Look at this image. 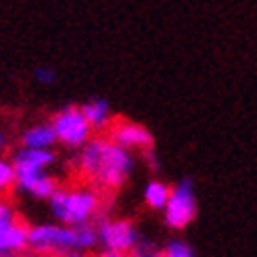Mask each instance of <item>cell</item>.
<instances>
[{
  "instance_id": "6da1fadb",
  "label": "cell",
  "mask_w": 257,
  "mask_h": 257,
  "mask_svg": "<svg viewBox=\"0 0 257 257\" xmlns=\"http://www.w3.org/2000/svg\"><path fill=\"white\" fill-rule=\"evenodd\" d=\"M80 174L102 188H121L134 170L130 151L113 145L109 138L92 136L75 157Z\"/></svg>"
},
{
  "instance_id": "7a4b0ae2",
  "label": "cell",
  "mask_w": 257,
  "mask_h": 257,
  "mask_svg": "<svg viewBox=\"0 0 257 257\" xmlns=\"http://www.w3.org/2000/svg\"><path fill=\"white\" fill-rule=\"evenodd\" d=\"M48 209L59 226H82L92 224V217L98 215L100 195L94 188H57L48 199Z\"/></svg>"
},
{
  "instance_id": "3957f363",
  "label": "cell",
  "mask_w": 257,
  "mask_h": 257,
  "mask_svg": "<svg viewBox=\"0 0 257 257\" xmlns=\"http://www.w3.org/2000/svg\"><path fill=\"white\" fill-rule=\"evenodd\" d=\"M94 228L98 245L105 249V253L130 255L138 245V240L143 238L136 224L123 220V217H98Z\"/></svg>"
},
{
  "instance_id": "277c9868",
  "label": "cell",
  "mask_w": 257,
  "mask_h": 257,
  "mask_svg": "<svg viewBox=\"0 0 257 257\" xmlns=\"http://www.w3.org/2000/svg\"><path fill=\"white\" fill-rule=\"evenodd\" d=\"M28 247L40 257H63L73 251V228L46 222L30 226Z\"/></svg>"
},
{
  "instance_id": "5b68a950",
  "label": "cell",
  "mask_w": 257,
  "mask_h": 257,
  "mask_svg": "<svg viewBox=\"0 0 257 257\" xmlns=\"http://www.w3.org/2000/svg\"><path fill=\"white\" fill-rule=\"evenodd\" d=\"M197 195H195V184L190 178H184L170 188V199L165 203L163 217L165 226L172 230H184L192 224L197 217Z\"/></svg>"
},
{
  "instance_id": "8992f818",
  "label": "cell",
  "mask_w": 257,
  "mask_h": 257,
  "mask_svg": "<svg viewBox=\"0 0 257 257\" xmlns=\"http://www.w3.org/2000/svg\"><path fill=\"white\" fill-rule=\"evenodd\" d=\"M50 125L55 130L57 143H61L67 149H82L92 138V130H90L80 107H75V105H67L61 111H57Z\"/></svg>"
},
{
  "instance_id": "52a82bcc",
  "label": "cell",
  "mask_w": 257,
  "mask_h": 257,
  "mask_svg": "<svg viewBox=\"0 0 257 257\" xmlns=\"http://www.w3.org/2000/svg\"><path fill=\"white\" fill-rule=\"evenodd\" d=\"M28 249V226L17 220L15 209L7 201L0 205V257L17 255Z\"/></svg>"
},
{
  "instance_id": "ba28073f",
  "label": "cell",
  "mask_w": 257,
  "mask_h": 257,
  "mask_svg": "<svg viewBox=\"0 0 257 257\" xmlns=\"http://www.w3.org/2000/svg\"><path fill=\"white\" fill-rule=\"evenodd\" d=\"M109 140L125 151H151L153 149V134L145 125L121 119L117 123H111L109 127Z\"/></svg>"
},
{
  "instance_id": "9c48e42d",
  "label": "cell",
  "mask_w": 257,
  "mask_h": 257,
  "mask_svg": "<svg viewBox=\"0 0 257 257\" xmlns=\"http://www.w3.org/2000/svg\"><path fill=\"white\" fill-rule=\"evenodd\" d=\"M11 165L15 170V178L19 176H30V174H40L46 172L50 165H55L57 153L55 151H36V149H17L11 155Z\"/></svg>"
},
{
  "instance_id": "30bf717a",
  "label": "cell",
  "mask_w": 257,
  "mask_h": 257,
  "mask_svg": "<svg viewBox=\"0 0 257 257\" xmlns=\"http://www.w3.org/2000/svg\"><path fill=\"white\" fill-rule=\"evenodd\" d=\"M15 186L21 190L23 195H30L34 199H50L53 192L59 188V182L55 176H50L46 172L40 174H30V176H19L15 178Z\"/></svg>"
},
{
  "instance_id": "8fae6325",
  "label": "cell",
  "mask_w": 257,
  "mask_h": 257,
  "mask_svg": "<svg viewBox=\"0 0 257 257\" xmlns=\"http://www.w3.org/2000/svg\"><path fill=\"white\" fill-rule=\"evenodd\" d=\"M21 147L23 149H36V151H55L57 138L50 121H40L21 132Z\"/></svg>"
},
{
  "instance_id": "7c38bea8",
  "label": "cell",
  "mask_w": 257,
  "mask_h": 257,
  "mask_svg": "<svg viewBox=\"0 0 257 257\" xmlns=\"http://www.w3.org/2000/svg\"><path fill=\"white\" fill-rule=\"evenodd\" d=\"M82 115L86 117L90 130H96V132H102L111 127V121H113V113H111V107L105 98H90L88 102L80 107Z\"/></svg>"
},
{
  "instance_id": "4fadbf2b",
  "label": "cell",
  "mask_w": 257,
  "mask_h": 257,
  "mask_svg": "<svg viewBox=\"0 0 257 257\" xmlns=\"http://www.w3.org/2000/svg\"><path fill=\"white\" fill-rule=\"evenodd\" d=\"M170 199V186L161 182V180H151L145 186V203L147 207L155 209V211H163L165 203Z\"/></svg>"
},
{
  "instance_id": "5bb4252c",
  "label": "cell",
  "mask_w": 257,
  "mask_h": 257,
  "mask_svg": "<svg viewBox=\"0 0 257 257\" xmlns=\"http://www.w3.org/2000/svg\"><path fill=\"white\" fill-rule=\"evenodd\" d=\"M98 247V238H96V228L94 224H82V226H73V251L78 253H88Z\"/></svg>"
},
{
  "instance_id": "9a60e30c",
  "label": "cell",
  "mask_w": 257,
  "mask_h": 257,
  "mask_svg": "<svg viewBox=\"0 0 257 257\" xmlns=\"http://www.w3.org/2000/svg\"><path fill=\"white\" fill-rule=\"evenodd\" d=\"M161 255L163 257H195V251H192V247L186 240L172 238V240H168V245L163 247Z\"/></svg>"
},
{
  "instance_id": "2e32d148",
  "label": "cell",
  "mask_w": 257,
  "mask_h": 257,
  "mask_svg": "<svg viewBox=\"0 0 257 257\" xmlns=\"http://www.w3.org/2000/svg\"><path fill=\"white\" fill-rule=\"evenodd\" d=\"M13 186H15V170L9 159L0 157V197L7 195Z\"/></svg>"
},
{
  "instance_id": "e0dca14e",
  "label": "cell",
  "mask_w": 257,
  "mask_h": 257,
  "mask_svg": "<svg viewBox=\"0 0 257 257\" xmlns=\"http://www.w3.org/2000/svg\"><path fill=\"white\" fill-rule=\"evenodd\" d=\"M127 257H163V255H161V251L157 247H153L147 238H140L138 245L134 247V251Z\"/></svg>"
},
{
  "instance_id": "ac0fdd59",
  "label": "cell",
  "mask_w": 257,
  "mask_h": 257,
  "mask_svg": "<svg viewBox=\"0 0 257 257\" xmlns=\"http://www.w3.org/2000/svg\"><path fill=\"white\" fill-rule=\"evenodd\" d=\"M34 80L38 82V84H42V86H53L55 82H57V73H55V69L53 67H36V71H34Z\"/></svg>"
},
{
  "instance_id": "d6986e66",
  "label": "cell",
  "mask_w": 257,
  "mask_h": 257,
  "mask_svg": "<svg viewBox=\"0 0 257 257\" xmlns=\"http://www.w3.org/2000/svg\"><path fill=\"white\" fill-rule=\"evenodd\" d=\"M7 143H9V140H7V134H5L3 127H0V153H3V151L7 149Z\"/></svg>"
},
{
  "instance_id": "ffe728a7",
  "label": "cell",
  "mask_w": 257,
  "mask_h": 257,
  "mask_svg": "<svg viewBox=\"0 0 257 257\" xmlns=\"http://www.w3.org/2000/svg\"><path fill=\"white\" fill-rule=\"evenodd\" d=\"M94 257H127V255H119V253H98Z\"/></svg>"
},
{
  "instance_id": "44dd1931",
  "label": "cell",
  "mask_w": 257,
  "mask_h": 257,
  "mask_svg": "<svg viewBox=\"0 0 257 257\" xmlns=\"http://www.w3.org/2000/svg\"><path fill=\"white\" fill-rule=\"evenodd\" d=\"M63 257H86V255H84V253H78V251H71V253L63 255Z\"/></svg>"
},
{
  "instance_id": "7402d4cb",
  "label": "cell",
  "mask_w": 257,
  "mask_h": 257,
  "mask_svg": "<svg viewBox=\"0 0 257 257\" xmlns=\"http://www.w3.org/2000/svg\"><path fill=\"white\" fill-rule=\"evenodd\" d=\"M0 205H3V199H0Z\"/></svg>"
},
{
  "instance_id": "603a6c76",
  "label": "cell",
  "mask_w": 257,
  "mask_h": 257,
  "mask_svg": "<svg viewBox=\"0 0 257 257\" xmlns=\"http://www.w3.org/2000/svg\"><path fill=\"white\" fill-rule=\"evenodd\" d=\"M36 257H40V255H36Z\"/></svg>"
}]
</instances>
